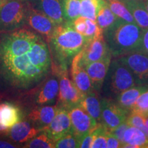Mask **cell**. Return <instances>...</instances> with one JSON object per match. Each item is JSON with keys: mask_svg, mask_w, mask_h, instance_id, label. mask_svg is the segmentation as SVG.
<instances>
[{"mask_svg": "<svg viewBox=\"0 0 148 148\" xmlns=\"http://www.w3.org/2000/svg\"><path fill=\"white\" fill-rule=\"evenodd\" d=\"M51 67L49 47L38 33L21 28L0 37V75L13 87H34Z\"/></svg>", "mask_w": 148, "mask_h": 148, "instance_id": "obj_1", "label": "cell"}, {"mask_svg": "<svg viewBox=\"0 0 148 148\" xmlns=\"http://www.w3.org/2000/svg\"><path fill=\"white\" fill-rule=\"evenodd\" d=\"M86 41V38L73 28L71 22L64 21L58 25L48 41L55 69L68 68Z\"/></svg>", "mask_w": 148, "mask_h": 148, "instance_id": "obj_2", "label": "cell"}, {"mask_svg": "<svg viewBox=\"0 0 148 148\" xmlns=\"http://www.w3.org/2000/svg\"><path fill=\"white\" fill-rule=\"evenodd\" d=\"M143 32L136 23L119 19L113 26L103 32V38L112 57L116 58L139 50Z\"/></svg>", "mask_w": 148, "mask_h": 148, "instance_id": "obj_3", "label": "cell"}, {"mask_svg": "<svg viewBox=\"0 0 148 148\" xmlns=\"http://www.w3.org/2000/svg\"><path fill=\"white\" fill-rule=\"evenodd\" d=\"M136 85L128 68L118 58L112 59L101 88L103 97L115 99L121 92Z\"/></svg>", "mask_w": 148, "mask_h": 148, "instance_id": "obj_4", "label": "cell"}, {"mask_svg": "<svg viewBox=\"0 0 148 148\" xmlns=\"http://www.w3.org/2000/svg\"><path fill=\"white\" fill-rule=\"evenodd\" d=\"M29 3L26 0H6L0 3V32H10L25 25Z\"/></svg>", "mask_w": 148, "mask_h": 148, "instance_id": "obj_5", "label": "cell"}, {"mask_svg": "<svg viewBox=\"0 0 148 148\" xmlns=\"http://www.w3.org/2000/svg\"><path fill=\"white\" fill-rule=\"evenodd\" d=\"M59 79V92L56 106L69 110L78 106L85 94L79 90L70 79L68 68H59L55 69Z\"/></svg>", "mask_w": 148, "mask_h": 148, "instance_id": "obj_6", "label": "cell"}, {"mask_svg": "<svg viewBox=\"0 0 148 148\" xmlns=\"http://www.w3.org/2000/svg\"><path fill=\"white\" fill-rule=\"evenodd\" d=\"M128 68L136 85L148 86V54L135 51L116 57Z\"/></svg>", "mask_w": 148, "mask_h": 148, "instance_id": "obj_7", "label": "cell"}, {"mask_svg": "<svg viewBox=\"0 0 148 148\" xmlns=\"http://www.w3.org/2000/svg\"><path fill=\"white\" fill-rule=\"evenodd\" d=\"M101 121L107 129L112 130L126 121L130 111L119 105L115 99L104 97L101 99Z\"/></svg>", "mask_w": 148, "mask_h": 148, "instance_id": "obj_8", "label": "cell"}, {"mask_svg": "<svg viewBox=\"0 0 148 148\" xmlns=\"http://www.w3.org/2000/svg\"><path fill=\"white\" fill-rule=\"evenodd\" d=\"M68 112L71 120L72 133L79 140L97 126L98 122L79 105L68 110Z\"/></svg>", "mask_w": 148, "mask_h": 148, "instance_id": "obj_9", "label": "cell"}, {"mask_svg": "<svg viewBox=\"0 0 148 148\" xmlns=\"http://www.w3.org/2000/svg\"><path fill=\"white\" fill-rule=\"evenodd\" d=\"M79 55V62L83 66L112 56L103 36L87 40Z\"/></svg>", "mask_w": 148, "mask_h": 148, "instance_id": "obj_10", "label": "cell"}, {"mask_svg": "<svg viewBox=\"0 0 148 148\" xmlns=\"http://www.w3.org/2000/svg\"><path fill=\"white\" fill-rule=\"evenodd\" d=\"M25 25H28L35 32L43 37L46 41H49L53 32L58 25L50 18L29 5Z\"/></svg>", "mask_w": 148, "mask_h": 148, "instance_id": "obj_11", "label": "cell"}, {"mask_svg": "<svg viewBox=\"0 0 148 148\" xmlns=\"http://www.w3.org/2000/svg\"><path fill=\"white\" fill-rule=\"evenodd\" d=\"M42 131L55 142L64 135L72 132L71 120L68 110L58 107L54 118Z\"/></svg>", "mask_w": 148, "mask_h": 148, "instance_id": "obj_12", "label": "cell"}, {"mask_svg": "<svg viewBox=\"0 0 148 148\" xmlns=\"http://www.w3.org/2000/svg\"><path fill=\"white\" fill-rule=\"evenodd\" d=\"M112 56H110L101 60L90 62L84 66L90 77L92 87L97 92L101 90L104 79L112 60Z\"/></svg>", "mask_w": 148, "mask_h": 148, "instance_id": "obj_13", "label": "cell"}, {"mask_svg": "<svg viewBox=\"0 0 148 148\" xmlns=\"http://www.w3.org/2000/svg\"><path fill=\"white\" fill-rule=\"evenodd\" d=\"M29 5L46 14L57 24L64 22L61 0H26Z\"/></svg>", "mask_w": 148, "mask_h": 148, "instance_id": "obj_14", "label": "cell"}, {"mask_svg": "<svg viewBox=\"0 0 148 148\" xmlns=\"http://www.w3.org/2000/svg\"><path fill=\"white\" fill-rule=\"evenodd\" d=\"M71 75L74 84L84 94L95 90L87 72L79 62V53H77L71 61Z\"/></svg>", "mask_w": 148, "mask_h": 148, "instance_id": "obj_15", "label": "cell"}, {"mask_svg": "<svg viewBox=\"0 0 148 148\" xmlns=\"http://www.w3.org/2000/svg\"><path fill=\"white\" fill-rule=\"evenodd\" d=\"M42 130L37 128L27 121H20L9 129L7 134L12 140L16 143H26L32 138L37 136Z\"/></svg>", "mask_w": 148, "mask_h": 148, "instance_id": "obj_16", "label": "cell"}, {"mask_svg": "<svg viewBox=\"0 0 148 148\" xmlns=\"http://www.w3.org/2000/svg\"><path fill=\"white\" fill-rule=\"evenodd\" d=\"M59 81L55 77L45 81L35 96V103L39 106L54 104L58 99Z\"/></svg>", "mask_w": 148, "mask_h": 148, "instance_id": "obj_17", "label": "cell"}, {"mask_svg": "<svg viewBox=\"0 0 148 148\" xmlns=\"http://www.w3.org/2000/svg\"><path fill=\"white\" fill-rule=\"evenodd\" d=\"M58 107L52 105H45L38 107L31 111L27 115L29 120L35 127L42 130L51 123L56 114Z\"/></svg>", "mask_w": 148, "mask_h": 148, "instance_id": "obj_18", "label": "cell"}, {"mask_svg": "<svg viewBox=\"0 0 148 148\" xmlns=\"http://www.w3.org/2000/svg\"><path fill=\"white\" fill-rule=\"evenodd\" d=\"M121 147H148V136L137 127L129 125L123 135Z\"/></svg>", "mask_w": 148, "mask_h": 148, "instance_id": "obj_19", "label": "cell"}, {"mask_svg": "<svg viewBox=\"0 0 148 148\" xmlns=\"http://www.w3.org/2000/svg\"><path fill=\"white\" fill-rule=\"evenodd\" d=\"M21 119L22 112L18 107L9 102L0 104V123L5 128L9 130Z\"/></svg>", "mask_w": 148, "mask_h": 148, "instance_id": "obj_20", "label": "cell"}, {"mask_svg": "<svg viewBox=\"0 0 148 148\" xmlns=\"http://www.w3.org/2000/svg\"><path fill=\"white\" fill-rule=\"evenodd\" d=\"M147 89L148 86L136 85L119 93L115 100L122 108L131 112L138 97Z\"/></svg>", "mask_w": 148, "mask_h": 148, "instance_id": "obj_21", "label": "cell"}, {"mask_svg": "<svg viewBox=\"0 0 148 148\" xmlns=\"http://www.w3.org/2000/svg\"><path fill=\"white\" fill-rule=\"evenodd\" d=\"M79 106L84 109L90 116L94 118L98 123L101 121V99L96 90L85 94L79 102Z\"/></svg>", "mask_w": 148, "mask_h": 148, "instance_id": "obj_22", "label": "cell"}, {"mask_svg": "<svg viewBox=\"0 0 148 148\" xmlns=\"http://www.w3.org/2000/svg\"><path fill=\"white\" fill-rule=\"evenodd\" d=\"M134 18L135 22L143 30L148 29V11L143 1H123Z\"/></svg>", "mask_w": 148, "mask_h": 148, "instance_id": "obj_23", "label": "cell"}, {"mask_svg": "<svg viewBox=\"0 0 148 148\" xmlns=\"http://www.w3.org/2000/svg\"><path fill=\"white\" fill-rule=\"evenodd\" d=\"M119 18L116 17L115 14L109 8L108 3L105 1V2L103 3L97 12L95 21L98 25L102 29L103 33V32L113 26L114 24L119 21Z\"/></svg>", "mask_w": 148, "mask_h": 148, "instance_id": "obj_24", "label": "cell"}, {"mask_svg": "<svg viewBox=\"0 0 148 148\" xmlns=\"http://www.w3.org/2000/svg\"><path fill=\"white\" fill-rule=\"evenodd\" d=\"M106 1L116 17L127 23H136L132 14L122 0H108Z\"/></svg>", "mask_w": 148, "mask_h": 148, "instance_id": "obj_25", "label": "cell"}, {"mask_svg": "<svg viewBox=\"0 0 148 148\" xmlns=\"http://www.w3.org/2000/svg\"><path fill=\"white\" fill-rule=\"evenodd\" d=\"M64 21L72 22L80 16V0H61Z\"/></svg>", "mask_w": 148, "mask_h": 148, "instance_id": "obj_26", "label": "cell"}, {"mask_svg": "<svg viewBox=\"0 0 148 148\" xmlns=\"http://www.w3.org/2000/svg\"><path fill=\"white\" fill-rule=\"evenodd\" d=\"M105 0H80V16L95 21L96 15Z\"/></svg>", "mask_w": 148, "mask_h": 148, "instance_id": "obj_27", "label": "cell"}, {"mask_svg": "<svg viewBox=\"0 0 148 148\" xmlns=\"http://www.w3.org/2000/svg\"><path fill=\"white\" fill-rule=\"evenodd\" d=\"M23 147L25 148H54L55 141L42 131L37 136L25 143Z\"/></svg>", "mask_w": 148, "mask_h": 148, "instance_id": "obj_28", "label": "cell"}, {"mask_svg": "<svg viewBox=\"0 0 148 148\" xmlns=\"http://www.w3.org/2000/svg\"><path fill=\"white\" fill-rule=\"evenodd\" d=\"M86 28L83 36L86 38V40L103 36V30L98 25L96 21L86 18Z\"/></svg>", "mask_w": 148, "mask_h": 148, "instance_id": "obj_29", "label": "cell"}, {"mask_svg": "<svg viewBox=\"0 0 148 148\" xmlns=\"http://www.w3.org/2000/svg\"><path fill=\"white\" fill-rule=\"evenodd\" d=\"M145 116L137 112H130L127 116L126 122L130 126H133L140 129L148 136V130L145 124Z\"/></svg>", "mask_w": 148, "mask_h": 148, "instance_id": "obj_30", "label": "cell"}, {"mask_svg": "<svg viewBox=\"0 0 148 148\" xmlns=\"http://www.w3.org/2000/svg\"><path fill=\"white\" fill-rule=\"evenodd\" d=\"M131 112H137L144 116H148V89L138 97Z\"/></svg>", "mask_w": 148, "mask_h": 148, "instance_id": "obj_31", "label": "cell"}, {"mask_svg": "<svg viewBox=\"0 0 148 148\" xmlns=\"http://www.w3.org/2000/svg\"><path fill=\"white\" fill-rule=\"evenodd\" d=\"M56 148H76L79 147V140L75 137L73 133L64 135L60 139L55 142Z\"/></svg>", "mask_w": 148, "mask_h": 148, "instance_id": "obj_32", "label": "cell"}, {"mask_svg": "<svg viewBox=\"0 0 148 148\" xmlns=\"http://www.w3.org/2000/svg\"><path fill=\"white\" fill-rule=\"evenodd\" d=\"M128 126L129 125L127 124V122L125 121L118 125V126L114 127V128L109 130V132L112 135H113L114 136H115L116 138H118L121 141L122 145L123 140V135H124L125 131L126 130V129L128 127Z\"/></svg>", "mask_w": 148, "mask_h": 148, "instance_id": "obj_33", "label": "cell"}, {"mask_svg": "<svg viewBox=\"0 0 148 148\" xmlns=\"http://www.w3.org/2000/svg\"><path fill=\"white\" fill-rule=\"evenodd\" d=\"M73 28L79 32V34L84 35L86 28V18L83 17L82 16H79V17L75 18L74 21L71 22Z\"/></svg>", "mask_w": 148, "mask_h": 148, "instance_id": "obj_34", "label": "cell"}, {"mask_svg": "<svg viewBox=\"0 0 148 148\" xmlns=\"http://www.w3.org/2000/svg\"><path fill=\"white\" fill-rule=\"evenodd\" d=\"M94 132H92L86 134L79 140V147L81 148H91V145L94 139Z\"/></svg>", "mask_w": 148, "mask_h": 148, "instance_id": "obj_35", "label": "cell"}, {"mask_svg": "<svg viewBox=\"0 0 148 148\" xmlns=\"http://www.w3.org/2000/svg\"><path fill=\"white\" fill-rule=\"evenodd\" d=\"M106 147L107 148H118L121 147V141L116 138L115 136L109 132L106 134Z\"/></svg>", "mask_w": 148, "mask_h": 148, "instance_id": "obj_36", "label": "cell"}, {"mask_svg": "<svg viewBox=\"0 0 148 148\" xmlns=\"http://www.w3.org/2000/svg\"><path fill=\"white\" fill-rule=\"evenodd\" d=\"M138 51H141L148 54V29L143 30L141 37L140 49Z\"/></svg>", "mask_w": 148, "mask_h": 148, "instance_id": "obj_37", "label": "cell"}, {"mask_svg": "<svg viewBox=\"0 0 148 148\" xmlns=\"http://www.w3.org/2000/svg\"><path fill=\"white\" fill-rule=\"evenodd\" d=\"M16 146L5 140H0V148H15Z\"/></svg>", "mask_w": 148, "mask_h": 148, "instance_id": "obj_38", "label": "cell"}, {"mask_svg": "<svg viewBox=\"0 0 148 148\" xmlns=\"http://www.w3.org/2000/svg\"><path fill=\"white\" fill-rule=\"evenodd\" d=\"M9 130H8L7 128H5V127H3L2 125L0 123V132H5V133H8Z\"/></svg>", "mask_w": 148, "mask_h": 148, "instance_id": "obj_39", "label": "cell"}, {"mask_svg": "<svg viewBox=\"0 0 148 148\" xmlns=\"http://www.w3.org/2000/svg\"><path fill=\"white\" fill-rule=\"evenodd\" d=\"M143 1L144 4H145L146 9H147V10L148 11V0H143Z\"/></svg>", "mask_w": 148, "mask_h": 148, "instance_id": "obj_40", "label": "cell"}, {"mask_svg": "<svg viewBox=\"0 0 148 148\" xmlns=\"http://www.w3.org/2000/svg\"><path fill=\"white\" fill-rule=\"evenodd\" d=\"M145 124L146 127H147V130H148V116H145Z\"/></svg>", "mask_w": 148, "mask_h": 148, "instance_id": "obj_41", "label": "cell"}, {"mask_svg": "<svg viewBox=\"0 0 148 148\" xmlns=\"http://www.w3.org/2000/svg\"><path fill=\"white\" fill-rule=\"evenodd\" d=\"M123 1H143V0H122Z\"/></svg>", "mask_w": 148, "mask_h": 148, "instance_id": "obj_42", "label": "cell"}, {"mask_svg": "<svg viewBox=\"0 0 148 148\" xmlns=\"http://www.w3.org/2000/svg\"><path fill=\"white\" fill-rule=\"evenodd\" d=\"M6 1V0H0V3L3 2V1Z\"/></svg>", "mask_w": 148, "mask_h": 148, "instance_id": "obj_43", "label": "cell"}, {"mask_svg": "<svg viewBox=\"0 0 148 148\" xmlns=\"http://www.w3.org/2000/svg\"><path fill=\"white\" fill-rule=\"evenodd\" d=\"M105 1H108V0H105Z\"/></svg>", "mask_w": 148, "mask_h": 148, "instance_id": "obj_44", "label": "cell"}]
</instances>
